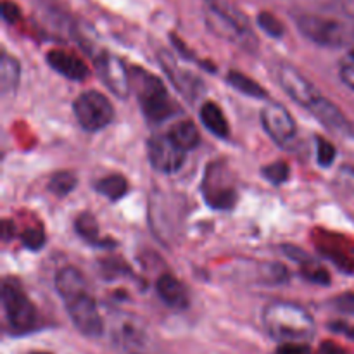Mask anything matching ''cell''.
<instances>
[{
  "mask_svg": "<svg viewBox=\"0 0 354 354\" xmlns=\"http://www.w3.org/2000/svg\"><path fill=\"white\" fill-rule=\"evenodd\" d=\"M263 325L275 341L304 344L315 334V322L304 308L294 303H272L263 310Z\"/></svg>",
  "mask_w": 354,
  "mask_h": 354,
  "instance_id": "1",
  "label": "cell"
},
{
  "mask_svg": "<svg viewBox=\"0 0 354 354\" xmlns=\"http://www.w3.org/2000/svg\"><path fill=\"white\" fill-rule=\"evenodd\" d=\"M131 88L137 92L138 104L144 111L145 118L152 123H161V121L169 120L176 114L175 100L169 97L165 83L158 76L151 75L144 68H131L130 69Z\"/></svg>",
  "mask_w": 354,
  "mask_h": 354,
  "instance_id": "2",
  "label": "cell"
},
{
  "mask_svg": "<svg viewBox=\"0 0 354 354\" xmlns=\"http://www.w3.org/2000/svg\"><path fill=\"white\" fill-rule=\"evenodd\" d=\"M109 335L116 348L127 354H156L154 334L142 318L127 311H113L109 315Z\"/></svg>",
  "mask_w": 354,
  "mask_h": 354,
  "instance_id": "3",
  "label": "cell"
},
{
  "mask_svg": "<svg viewBox=\"0 0 354 354\" xmlns=\"http://www.w3.org/2000/svg\"><path fill=\"white\" fill-rule=\"evenodd\" d=\"M206 23L209 30L245 50H256L258 40L237 9L220 0H206Z\"/></svg>",
  "mask_w": 354,
  "mask_h": 354,
  "instance_id": "4",
  "label": "cell"
},
{
  "mask_svg": "<svg viewBox=\"0 0 354 354\" xmlns=\"http://www.w3.org/2000/svg\"><path fill=\"white\" fill-rule=\"evenodd\" d=\"M301 33L324 47H342L354 38V26L348 21L324 14H303L297 19Z\"/></svg>",
  "mask_w": 354,
  "mask_h": 354,
  "instance_id": "5",
  "label": "cell"
},
{
  "mask_svg": "<svg viewBox=\"0 0 354 354\" xmlns=\"http://www.w3.org/2000/svg\"><path fill=\"white\" fill-rule=\"evenodd\" d=\"M2 306L7 325L16 334L31 332L38 324V313L35 304L23 290V287L12 279L2 283Z\"/></svg>",
  "mask_w": 354,
  "mask_h": 354,
  "instance_id": "6",
  "label": "cell"
},
{
  "mask_svg": "<svg viewBox=\"0 0 354 354\" xmlns=\"http://www.w3.org/2000/svg\"><path fill=\"white\" fill-rule=\"evenodd\" d=\"M73 111L80 127L86 131H99L109 127L114 118V109L109 99L95 90L80 93L73 104Z\"/></svg>",
  "mask_w": 354,
  "mask_h": 354,
  "instance_id": "7",
  "label": "cell"
},
{
  "mask_svg": "<svg viewBox=\"0 0 354 354\" xmlns=\"http://www.w3.org/2000/svg\"><path fill=\"white\" fill-rule=\"evenodd\" d=\"M64 304L69 318L83 335H86V337H100L104 334L106 320L100 317L95 299H93L88 289L82 290L75 296H69L68 299H64Z\"/></svg>",
  "mask_w": 354,
  "mask_h": 354,
  "instance_id": "8",
  "label": "cell"
},
{
  "mask_svg": "<svg viewBox=\"0 0 354 354\" xmlns=\"http://www.w3.org/2000/svg\"><path fill=\"white\" fill-rule=\"evenodd\" d=\"M277 78L282 88L290 95V99L296 100L299 106L306 107L311 114L318 109L324 102L325 95H322L320 90L310 82L304 75H301L294 66L282 64L277 69Z\"/></svg>",
  "mask_w": 354,
  "mask_h": 354,
  "instance_id": "9",
  "label": "cell"
},
{
  "mask_svg": "<svg viewBox=\"0 0 354 354\" xmlns=\"http://www.w3.org/2000/svg\"><path fill=\"white\" fill-rule=\"evenodd\" d=\"M147 154L151 166L159 173L171 175L176 173L185 162L187 152L169 138V135H158L149 140Z\"/></svg>",
  "mask_w": 354,
  "mask_h": 354,
  "instance_id": "10",
  "label": "cell"
},
{
  "mask_svg": "<svg viewBox=\"0 0 354 354\" xmlns=\"http://www.w3.org/2000/svg\"><path fill=\"white\" fill-rule=\"evenodd\" d=\"M203 192L206 203L216 209H230L237 201L234 185L220 165H213L209 169H206Z\"/></svg>",
  "mask_w": 354,
  "mask_h": 354,
  "instance_id": "11",
  "label": "cell"
},
{
  "mask_svg": "<svg viewBox=\"0 0 354 354\" xmlns=\"http://www.w3.org/2000/svg\"><path fill=\"white\" fill-rule=\"evenodd\" d=\"M261 123L266 133L279 145H290L297 137V127L289 111L280 104H268L261 111Z\"/></svg>",
  "mask_w": 354,
  "mask_h": 354,
  "instance_id": "12",
  "label": "cell"
},
{
  "mask_svg": "<svg viewBox=\"0 0 354 354\" xmlns=\"http://www.w3.org/2000/svg\"><path fill=\"white\" fill-rule=\"evenodd\" d=\"M97 75L102 80L104 85L111 90L120 99H127L131 92V78L130 69L124 68L123 62L111 54L99 55L95 61Z\"/></svg>",
  "mask_w": 354,
  "mask_h": 354,
  "instance_id": "13",
  "label": "cell"
},
{
  "mask_svg": "<svg viewBox=\"0 0 354 354\" xmlns=\"http://www.w3.org/2000/svg\"><path fill=\"white\" fill-rule=\"evenodd\" d=\"M47 62L54 71H57L64 78L73 80V82H83L90 75L85 61L73 52L55 48L47 54Z\"/></svg>",
  "mask_w": 354,
  "mask_h": 354,
  "instance_id": "14",
  "label": "cell"
},
{
  "mask_svg": "<svg viewBox=\"0 0 354 354\" xmlns=\"http://www.w3.org/2000/svg\"><path fill=\"white\" fill-rule=\"evenodd\" d=\"M156 292H158L159 299L173 310H183V308L189 306V290L178 279H175L169 273L159 277L158 282H156Z\"/></svg>",
  "mask_w": 354,
  "mask_h": 354,
  "instance_id": "15",
  "label": "cell"
},
{
  "mask_svg": "<svg viewBox=\"0 0 354 354\" xmlns=\"http://www.w3.org/2000/svg\"><path fill=\"white\" fill-rule=\"evenodd\" d=\"M55 289L64 301L69 296H75V294L88 289V283H86L85 277L80 270L73 268V266H64L55 275Z\"/></svg>",
  "mask_w": 354,
  "mask_h": 354,
  "instance_id": "16",
  "label": "cell"
},
{
  "mask_svg": "<svg viewBox=\"0 0 354 354\" xmlns=\"http://www.w3.org/2000/svg\"><path fill=\"white\" fill-rule=\"evenodd\" d=\"M201 121L204 127L218 138H227L230 133V127H228L227 116L223 114L221 107L216 102H206L201 107Z\"/></svg>",
  "mask_w": 354,
  "mask_h": 354,
  "instance_id": "17",
  "label": "cell"
},
{
  "mask_svg": "<svg viewBox=\"0 0 354 354\" xmlns=\"http://www.w3.org/2000/svg\"><path fill=\"white\" fill-rule=\"evenodd\" d=\"M168 135L169 138H171L178 147H182L185 152L196 149L201 142L199 130H197L196 124H194L192 121H182V123L173 124V127L169 128Z\"/></svg>",
  "mask_w": 354,
  "mask_h": 354,
  "instance_id": "18",
  "label": "cell"
},
{
  "mask_svg": "<svg viewBox=\"0 0 354 354\" xmlns=\"http://www.w3.org/2000/svg\"><path fill=\"white\" fill-rule=\"evenodd\" d=\"M21 78V66L19 62L14 57H10L9 54L3 52L2 61H0V90H2V95H9L19 85Z\"/></svg>",
  "mask_w": 354,
  "mask_h": 354,
  "instance_id": "19",
  "label": "cell"
},
{
  "mask_svg": "<svg viewBox=\"0 0 354 354\" xmlns=\"http://www.w3.org/2000/svg\"><path fill=\"white\" fill-rule=\"evenodd\" d=\"M95 190L100 194V196L107 197L109 201H120L127 196L128 182L124 176L111 175V176H106V178L99 180L95 185Z\"/></svg>",
  "mask_w": 354,
  "mask_h": 354,
  "instance_id": "20",
  "label": "cell"
},
{
  "mask_svg": "<svg viewBox=\"0 0 354 354\" xmlns=\"http://www.w3.org/2000/svg\"><path fill=\"white\" fill-rule=\"evenodd\" d=\"M228 83H230L235 90H239V92L244 93V95L248 97H256V99H265L266 97V90L263 88L261 85H258L254 80L242 75V73L232 71L230 75H228Z\"/></svg>",
  "mask_w": 354,
  "mask_h": 354,
  "instance_id": "21",
  "label": "cell"
},
{
  "mask_svg": "<svg viewBox=\"0 0 354 354\" xmlns=\"http://www.w3.org/2000/svg\"><path fill=\"white\" fill-rule=\"evenodd\" d=\"M76 232L80 234V237L85 239L86 242L90 244H102V239H100L99 234V225H97L95 218L88 213H83L76 218V223H75Z\"/></svg>",
  "mask_w": 354,
  "mask_h": 354,
  "instance_id": "22",
  "label": "cell"
},
{
  "mask_svg": "<svg viewBox=\"0 0 354 354\" xmlns=\"http://www.w3.org/2000/svg\"><path fill=\"white\" fill-rule=\"evenodd\" d=\"M75 187L76 176L69 171L55 173L50 178V183H48V189H50V192H54L55 196H68V194L73 192Z\"/></svg>",
  "mask_w": 354,
  "mask_h": 354,
  "instance_id": "23",
  "label": "cell"
},
{
  "mask_svg": "<svg viewBox=\"0 0 354 354\" xmlns=\"http://www.w3.org/2000/svg\"><path fill=\"white\" fill-rule=\"evenodd\" d=\"M335 156H337V152H335V147L332 142H328L327 138H322L318 137L317 138V159L318 162H320L322 166H330L332 162L335 161Z\"/></svg>",
  "mask_w": 354,
  "mask_h": 354,
  "instance_id": "24",
  "label": "cell"
},
{
  "mask_svg": "<svg viewBox=\"0 0 354 354\" xmlns=\"http://www.w3.org/2000/svg\"><path fill=\"white\" fill-rule=\"evenodd\" d=\"M263 175L266 176L268 182L280 185V183L289 180V166H287L286 162H273V165L266 166V168L263 169Z\"/></svg>",
  "mask_w": 354,
  "mask_h": 354,
  "instance_id": "25",
  "label": "cell"
},
{
  "mask_svg": "<svg viewBox=\"0 0 354 354\" xmlns=\"http://www.w3.org/2000/svg\"><path fill=\"white\" fill-rule=\"evenodd\" d=\"M339 73H341V80L344 82V85H348L354 92V47L348 52V55L342 59Z\"/></svg>",
  "mask_w": 354,
  "mask_h": 354,
  "instance_id": "26",
  "label": "cell"
},
{
  "mask_svg": "<svg viewBox=\"0 0 354 354\" xmlns=\"http://www.w3.org/2000/svg\"><path fill=\"white\" fill-rule=\"evenodd\" d=\"M259 24H261V28H265L266 33L272 35V37H280L283 31L282 24H280L275 17L270 16V14H261V16H259Z\"/></svg>",
  "mask_w": 354,
  "mask_h": 354,
  "instance_id": "27",
  "label": "cell"
},
{
  "mask_svg": "<svg viewBox=\"0 0 354 354\" xmlns=\"http://www.w3.org/2000/svg\"><path fill=\"white\" fill-rule=\"evenodd\" d=\"M24 245L30 249H40L44 245L45 237H44V232L41 230H28L23 237Z\"/></svg>",
  "mask_w": 354,
  "mask_h": 354,
  "instance_id": "28",
  "label": "cell"
},
{
  "mask_svg": "<svg viewBox=\"0 0 354 354\" xmlns=\"http://www.w3.org/2000/svg\"><path fill=\"white\" fill-rule=\"evenodd\" d=\"M334 306L342 313H354V294H342L334 301Z\"/></svg>",
  "mask_w": 354,
  "mask_h": 354,
  "instance_id": "29",
  "label": "cell"
},
{
  "mask_svg": "<svg viewBox=\"0 0 354 354\" xmlns=\"http://www.w3.org/2000/svg\"><path fill=\"white\" fill-rule=\"evenodd\" d=\"M280 354H310L304 344H283Z\"/></svg>",
  "mask_w": 354,
  "mask_h": 354,
  "instance_id": "30",
  "label": "cell"
},
{
  "mask_svg": "<svg viewBox=\"0 0 354 354\" xmlns=\"http://www.w3.org/2000/svg\"><path fill=\"white\" fill-rule=\"evenodd\" d=\"M320 354H348L341 346L334 344V342H324L320 348Z\"/></svg>",
  "mask_w": 354,
  "mask_h": 354,
  "instance_id": "31",
  "label": "cell"
},
{
  "mask_svg": "<svg viewBox=\"0 0 354 354\" xmlns=\"http://www.w3.org/2000/svg\"><path fill=\"white\" fill-rule=\"evenodd\" d=\"M31 354H48V353H31Z\"/></svg>",
  "mask_w": 354,
  "mask_h": 354,
  "instance_id": "32",
  "label": "cell"
}]
</instances>
